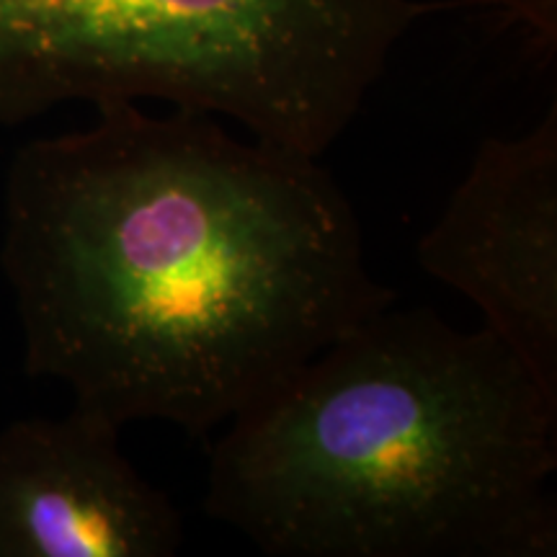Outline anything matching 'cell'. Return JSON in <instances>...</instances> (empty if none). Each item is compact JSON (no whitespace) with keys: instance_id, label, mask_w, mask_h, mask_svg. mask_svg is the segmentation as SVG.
Instances as JSON below:
<instances>
[{"instance_id":"cell-1","label":"cell","mask_w":557,"mask_h":557,"mask_svg":"<svg viewBox=\"0 0 557 557\" xmlns=\"http://www.w3.org/2000/svg\"><path fill=\"white\" fill-rule=\"evenodd\" d=\"M0 267L32 377L194 438L393 302L320 158L137 101L16 152Z\"/></svg>"},{"instance_id":"cell-2","label":"cell","mask_w":557,"mask_h":557,"mask_svg":"<svg viewBox=\"0 0 557 557\" xmlns=\"http://www.w3.org/2000/svg\"><path fill=\"white\" fill-rule=\"evenodd\" d=\"M555 472L517 354L389 302L225 423L205 511L278 557H553Z\"/></svg>"},{"instance_id":"cell-3","label":"cell","mask_w":557,"mask_h":557,"mask_svg":"<svg viewBox=\"0 0 557 557\" xmlns=\"http://www.w3.org/2000/svg\"><path fill=\"white\" fill-rule=\"evenodd\" d=\"M431 9L423 0H0V127L67 101L156 99L320 158Z\"/></svg>"},{"instance_id":"cell-4","label":"cell","mask_w":557,"mask_h":557,"mask_svg":"<svg viewBox=\"0 0 557 557\" xmlns=\"http://www.w3.org/2000/svg\"><path fill=\"white\" fill-rule=\"evenodd\" d=\"M418 263L557 400V107L517 137H487L418 240Z\"/></svg>"},{"instance_id":"cell-5","label":"cell","mask_w":557,"mask_h":557,"mask_svg":"<svg viewBox=\"0 0 557 557\" xmlns=\"http://www.w3.org/2000/svg\"><path fill=\"white\" fill-rule=\"evenodd\" d=\"M120 423L75 406L0 429V557H171L184 519L120 447Z\"/></svg>"},{"instance_id":"cell-6","label":"cell","mask_w":557,"mask_h":557,"mask_svg":"<svg viewBox=\"0 0 557 557\" xmlns=\"http://www.w3.org/2000/svg\"><path fill=\"white\" fill-rule=\"evenodd\" d=\"M504 13L506 24L519 26L534 50L553 54L557 47V0H487Z\"/></svg>"}]
</instances>
